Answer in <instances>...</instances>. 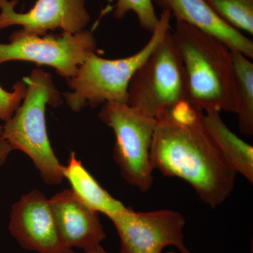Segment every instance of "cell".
I'll return each mask as SVG.
<instances>
[{"instance_id": "obj_1", "label": "cell", "mask_w": 253, "mask_h": 253, "mask_svg": "<svg viewBox=\"0 0 253 253\" xmlns=\"http://www.w3.org/2000/svg\"><path fill=\"white\" fill-rule=\"evenodd\" d=\"M204 116L184 101L156 118L150 161L154 170L186 181L214 208L230 196L237 173L205 126Z\"/></svg>"}, {"instance_id": "obj_2", "label": "cell", "mask_w": 253, "mask_h": 253, "mask_svg": "<svg viewBox=\"0 0 253 253\" xmlns=\"http://www.w3.org/2000/svg\"><path fill=\"white\" fill-rule=\"evenodd\" d=\"M172 36L185 73L187 102L204 113H235L231 49L214 36L177 20Z\"/></svg>"}, {"instance_id": "obj_3", "label": "cell", "mask_w": 253, "mask_h": 253, "mask_svg": "<svg viewBox=\"0 0 253 253\" xmlns=\"http://www.w3.org/2000/svg\"><path fill=\"white\" fill-rule=\"evenodd\" d=\"M27 91L22 104L3 126L4 136L14 150L27 155L49 186L63 180V166L54 154L46 129V106L57 107L62 99L51 75L36 68L23 78Z\"/></svg>"}, {"instance_id": "obj_4", "label": "cell", "mask_w": 253, "mask_h": 253, "mask_svg": "<svg viewBox=\"0 0 253 253\" xmlns=\"http://www.w3.org/2000/svg\"><path fill=\"white\" fill-rule=\"evenodd\" d=\"M172 16L169 10H163L149 41L136 54L118 59H104L91 54L77 74L67 81L73 91L63 95L69 107L79 112L86 106L96 108L106 103L126 104L131 78L171 31Z\"/></svg>"}, {"instance_id": "obj_5", "label": "cell", "mask_w": 253, "mask_h": 253, "mask_svg": "<svg viewBox=\"0 0 253 253\" xmlns=\"http://www.w3.org/2000/svg\"><path fill=\"white\" fill-rule=\"evenodd\" d=\"M184 101L185 73L169 31L131 78L126 104L156 118Z\"/></svg>"}, {"instance_id": "obj_6", "label": "cell", "mask_w": 253, "mask_h": 253, "mask_svg": "<svg viewBox=\"0 0 253 253\" xmlns=\"http://www.w3.org/2000/svg\"><path fill=\"white\" fill-rule=\"evenodd\" d=\"M99 117L114 132L113 158L123 179L147 192L154 182L150 149L157 120L129 105L115 102L102 105Z\"/></svg>"}, {"instance_id": "obj_7", "label": "cell", "mask_w": 253, "mask_h": 253, "mask_svg": "<svg viewBox=\"0 0 253 253\" xmlns=\"http://www.w3.org/2000/svg\"><path fill=\"white\" fill-rule=\"evenodd\" d=\"M96 47L94 34L86 29L59 36H38L20 29L10 36L9 43H0V64L24 61L46 65L68 81L77 74Z\"/></svg>"}, {"instance_id": "obj_8", "label": "cell", "mask_w": 253, "mask_h": 253, "mask_svg": "<svg viewBox=\"0 0 253 253\" xmlns=\"http://www.w3.org/2000/svg\"><path fill=\"white\" fill-rule=\"evenodd\" d=\"M109 218L119 236L121 253H162L168 246L191 253L184 243L186 220L180 212L168 209L136 212L127 208Z\"/></svg>"}, {"instance_id": "obj_9", "label": "cell", "mask_w": 253, "mask_h": 253, "mask_svg": "<svg viewBox=\"0 0 253 253\" xmlns=\"http://www.w3.org/2000/svg\"><path fill=\"white\" fill-rule=\"evenodd\" d=\"M9 230L23 249L38 253H72L63 242L47 199L38 190L23 195L10 213Z\"/></svg>"}, {"instance_id": "obj_10", "label": "cell", "mask_w": 253, "mask_h": 253, "mask_svg": "<svg viewBox=\"0 0 253 253\" xmlns=\"http://www.w3.org/2000/svg\"><path fill=\"white\" fill-rule=\"evenodd\" d=\"M18 0H0V30L20 26L26 33L44 36L48 31L63 33L84 31L91 16L85 0H37L27 12H17Z\"/></svg>"}, {"instance_id": "obj_11", "label": "cell", "mask_w": 253, "mask_h": 253, "mask_svg": "<svg viewBox=\"0 0 253 253\" xmlns=\"http://www.w3.org/2000/svg\"><path fill=\"white\" fill-rule=\"evenodd\" d=\"M49 204L60 235L70 249L89 251L107 237L99 212L84 204L72 189L55 194Z\"/></svg>"}, {"instance_id": "obj_12", "label": "cell", "mask_w": 253, "mask_h": 253, "mask_svg": "<svg viewBox=\"0 0 253 253\" xmlns=\"http://www.w3.org/2000/svg\"><path fill=\"white\" fill-rule=\"evenodd\" d=\"M163 10L168 9L177 21L214 36L231 50L253 58V42L221 19L206 0H152Z\"/></svg>"}, {"instance_id": "obj_13", "label": "cell", "mask_w": 253, "mask_h": 253, "mask_svg": "<svg viewBox=\"0 0 253 253\" xmlns=\"http://www.w3.org/2000/svg\"><path fill=\"white\" fill-rule=\"evenodd\" d=\"M63 175L76 196L96 212L109 217L127 208L100 185L76 157V153H71L67 166H63Z\"/></svg>"}, {"instance_id": "obj_14", "label": "cell", "mask_w": 253, "mask_h": 253, "mask_svg": "<svg viewBox=\"0 0 253 253\" xmlns=\"http://www.w3.org/2000/svg\"><path fill=\"white\" fill-rule=\"evenodd\" d=\"M204 123L231 167L253 184V146L234 134L226 126L217 111L206 113Z\"/></svg>"}, {"instance_id": "obj_15", "label": "cell", "mask_w": 253, "mask_h": 253, "mask_svg": "<svg viewBox=\"0 0 253 253\" xmlns=\"http://www.w3.org/2000/svg\"><path fill=\"white\" fill-rule=\"evenodd\" d=\"M234 73L235 113L240 131L253 135V63L242 53L231 50Z\"/></svg>"}, {"instance_id": "obj_16", "label": "cell", "mask_w": 253, "mask_h": 253, "mask_svg": "<svg viewBox=\"0 0 253 253\" xmlns=\"http://www.w3.org/2000/svg\"><path fill=\"white\" fill-rule=\"evenodd\" d=\"M221 19L236 31L253 35V0H206Z\"/></svg>"}, {"instance_id": "obj_17", "label": "cell", "mask_w": 253, "mask_h": 253, "mask_svg": "<svg viewBox=\"0 0 253 253\" xmlns=\"http://www.w3.org/2000/svg\"><path fill=\"white\" fill-rule=\"evenodd\" d=\"M129 11H133L143 29L152 33L156 29L159 18L155 11L152 0H117L113 17L121 20Z\"/></svg>"}, {"instance_id": "obj_18", "label": "cell", "mask_w": 253, "mask_h": 253, "mask_svg": "<svg viewBox=\"0 0 253 253\" xmlns=\"http://www.w3.org/2000/svg\"><path fill=\"white\" fill-rule=\"evenodd\" d=\"M12 91H7L0 86V119L6 121L21 104L27 91L24 81L17 82Z\"/></svg>"}, {"instance_id": "obj_19", "label": "cell", "mask_w": 253, "mask_h": 253, "mask_svg": "<svg viewBox=\"0 0 253 253\" xmlns=\"http://www.w3.org/2000/svg\"><path fill=\"white\" fill-rule=\"evenodd\" d=\"M13 150L9 141L4 137L3 126H0V169L4 166Z\"/></svg>"}, {"instance_id": "obj_20", "label": "cell", "mask_w": 253, "mask_h": 253, "mask_svg": "<svg viewBox=\"0 0 253 253\" xmlns=\"http://www.w3.org/2000/svg\"><path fill=\"white\" fill-rule=\"evenodd\" d=\"M72 253H108L104 249V248L101 246V245H99V246H96V247L94 248V249L89 250V251H83L82 253H76L73 252Z\"/></svg>"}]
</instances>
